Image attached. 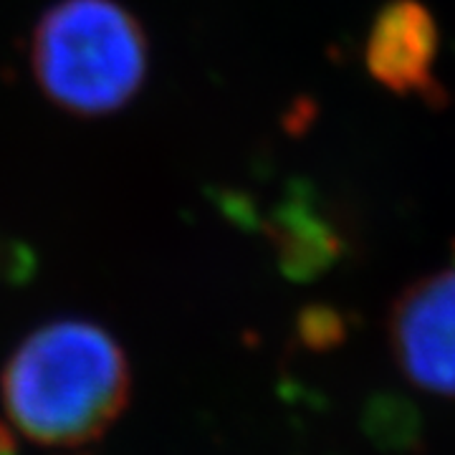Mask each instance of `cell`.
Masks as SVG:
<instances>
[{
  "mask_svg": "<svg viewBox=\"0 0 455 455\" xmlns=\"http://www.w3.org/2000/svg\"><path fill=\"white\" fill-rule=\"evenodd\" d=\"M119 341L84 319H59L20 341L0 374L11 423L33 443L74 448L101 438L130 403Z\"/></svg>",
  "mask_w": 455,
  "mask_h": 455,
  "instance_id": "6da1fadb",
  "label": "cell"
},
{
  "mask_svg": "<svg viewBox=\"0 0 455 455\" xmlns=\"http://www.w3.org/2000/svg\"><path fill=\"white\" fill-rule=\"evenodd\" d=\"M435 31L430 18L415 3H395L374 23L367 64L382 84L397 92L430 86Z\"/></svg>",
  "mask_w": 455,
  "mask_h": 455,
  "instance_id": "277c9868",
  "label": "cell"
},
{
  "mask_svg": "<svg viewBox=\"0 0 455 455\" xmlns=\"http://www.w3.org/2000/svg\"><path fill=\"white\" fill-rule=\"evenodd\" d=\"M364 430L387 453L420 451L425 440V423L420 410L403 395L382 392L364 407Z\"/></svg>",
  "mask_w": 455,
  "mask_h": 455,
  "instance_id": "5b68a950",
  "label": "cell"
},
{
  "mask_svg": "<svg viewBox=\"0 0 455 455\" xmlns=\"http://www.w3.org/2000/svg\"><path fill=\"white\" fill-rule=\"evenodd\" d=\"M31 64L53 104L104 116L130 104L145 84V33L116 0H59L36 26Z\"/></svg>",
  "mask_w": 455,
  "mask_h": 455,
  "instance_id": "7a4b0ae2",
  "label": "cell"
},
{
  "mask_svg": "<svg viewBox=\"0 0 455 455\" xmlns=\"http://www.w3.org/2000/svg\"><path fill=\"white\" fill-rule=\"evenodd\" d=\"M387 337L410 385L455 397V263L418 278L397 296Z\"/></svg>",
  "mask_w": 455,
  "mask_h": 455,
  "instance_id": "3957f363",
  "label": "cell"
}]
</instances>
